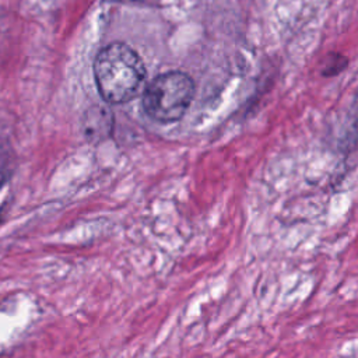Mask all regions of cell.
Segmentation results:
<instances>
[{
    "mask_svg": "<svg viewBox=\"0 0 358 358\" xmlns=\"http://www.w3.org/2000/svg\"><path fill=\"white\" fill-rule=\"evenodd\" d=\"M94 77L102 99L119 105L137 94L145 78V67L130 46L113 42L98 52L94 62Z\"/></svg>",
    "mask_w": 358,
    "mask_h": 358,
    "instance_id": "cell-1",
    "label": "cell"
},
{
    "mask_svg": "<svg viewBox=\"0 0 358 358\" xmlns=\"http://www.w3.org/2000/svg\"><path fill=\"white\" fill-rule=\"evenodd\" d=\"M112 113L103 105H92L83 119V130L88 141H102L110 134Z\"/></svg>",
    "mask_w": 358,
    "mask_h": 358,
    "instance_id": "cell-3",
    "label": "cell"
},
{
    "mask_svg": "<svg viewBox=\"0 0 358 358\" xmlns=\"http://www.w3.org/2000/svg\"><path fill=\"white\" fill-rule=\"evenodd\" d=\"M194 95V83L182 71L157 76L144 90L143 108L148 117L159 123H173L183 117Z\"/></svg>",
    "mask_w": 358,
    "mask_h": 358,
    "instance_id": "cell-2",
    "label": "cell"
}]
</instances>
